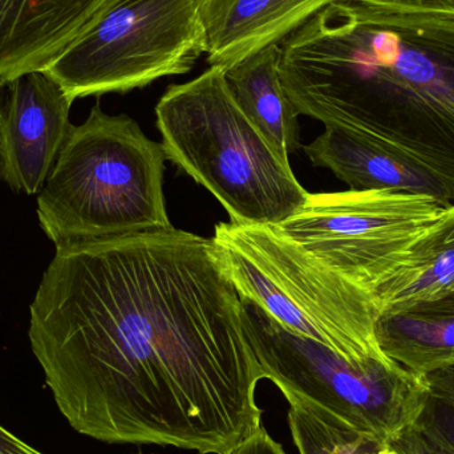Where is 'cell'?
<instances>
[{
    "instance_id": "cell-22",
    "label": "cell",
    "mask_w": 454,
    "mask_h": 454,
    "mask_svg": "<svg viewBox=\"0 0 454 454\" xmlns=\"http://www.w3.org/2000/svg\"><path fill=\"white\" fill-rule=\"evenodd\" d=\"M378 454H399L396 452V450H394V448L391 447V445H386V447L381 448L380 450H379Z\"/></svg>"
},
{
    "instance_id": "cell-20",
    "label": "cell",
    "mask_w": 454,
    "mask_h": 454,
    "mask_svg": "<svg viewBox=\"0 0 454 454\" xmlns=\"http://www.w3.org/2000/svg\"><path fill=\"white\" fill-rule=\"evenodd\" d=\"M229 454H287L279 442H275L263 426Z\"/></svg>"
},
{
    "instance_id": "cell-19",
    "label": "cell",
    "mask_w": 454,
    "mask_h": 454,
    "mask_svg": "<svg viewBox=\"0 0 454 454\" xmlns=\"http://www.w3.org/2000/svg\"><path fill=\"white\" fill-rule=\"evenodd\" d=\"M391 447L399 454H454L453 450L429 439L413 424L391 442Z\"/></svg>"
},
{
    "instance_id": "cell-9",
    "label": "cell",
    "mask_w": 454,
    "mask_h": 454,
    "mask_svg": "<svg viewBox=\"0 0 454 454\" xmlns=\"http://www.w3.org/2000/svg\"><path fill=\"white\" fill-rule=\"evenodd\" d=\"M72 104L44 71L0 84V181L18 193L42 192L74 127Z\"/></svg>"
},
{
    "instance_id": "cell-5",
    "label": "cell",
    "mask_w": 454,
    "mask_h": 454,
    "mask_svg": "<svg viewBox=\"0 0 454 454\" xmlns=\"http://www.w3.org/2000/svg\"><path fill=\"white\" fill-rule=\"evenodd\" d=\"M240 298L258 304L294 335L323 344L349 362L383 359L376 338L375 295L259 223H220L212 237Z\"/></svg>"
},
{
    "instance_id": "cell-13",
    "label": "cell",
    "mask_w": 454,
    "mask_h": 454,
    "mask_svg": "<svg viewBox=\"0 0 454 454\" xmlns=\"http://www.w3.org/2000/svg\"><path fill=\"white\" fill-rule=\"evenodd\" d=\"M279 44L270 45L226 69V82L243 114L283 162L301 148L298 116L280 80Z\"/></svg>"
},
{
    "instance_id": "cell-16",
    "label": "cell",
    "mask_w": 454,
    "mask_h": 454,
    "mask_svg": "<svg viewBox=\"0 0 454 454\" xmlns=\"http://www.w3.org/2000/svg\"><path fill=\"white\" fill-rule=\"evenodd\" d=\"M287 399L288 424L299 454H378L387 444L344 426L296 397Z\"/></svg>"
},
{
    "instance_id": "cell-1",
    "label": "cell",
    "mask_w": 454,
    "mask_h": 454,
    "mask_svg": "<svg viewBox=\"0 0 454 454\" xmlns=\"http://www.w3.org/2000/svg\"><path fill=\"white\" fill-rule=\"evenodd\" d=\"M29 311L32 352L80 434L229 454L261 428L264 375L212 238L170 227L59 246Z\"/></svg>"
},
{
    "instance_id": "cell-4",
    "label": "cell",
    "mask_w": 454,
    "mask_h": 454,
    "mask_svg": "<svg viewBox=\"0 0 454 454\" xmlns=\"http://www.w3.org/2000/svg\"><path fill=\"white\" fill-rule=\"evenodd\" d=\"M156 119L167 159L207 188L231 223L277 225L306 204L309 192L243 114L225 69L170 85Z\"/></svg>"
},
{
    "instance_id": "cell-11",
    "label": "cell",
    "mask_w": 454,
    "mask_h": 454,
    "mask_svg": "<svg viewBox=\"0 0 454 454\" xmlns=\"http://www.w3.org/2000/svg\"><path fill=\"white\" fill-rule=\"evenodd\" d=\"M339 0H202L200 23L210 67L231 68L285 42L319 11Z\"/></svg>"
},
{
    "instance_id": "cell-2",
    "label": "cell",
    "mask_w": 454,
    "mask_h": 454,
    "mask_svg": "<svg viewBox=\"0 0 454 454\" xmlns=\"http://www.w3.org/2000/svg\"><path fill=\"white\" fill-rule=\"evenodd\" d=\"M296 114L436 178L454 202V16L339 0L280 45Z\"/></svg>"
},
{
    "instance_id": "cell-8",
    "label": "cell",
    "mask_w": 454,
    "mask_h": 454,
    "mask_svg": "<svg viewBox=\"0 0 454 454\" xmlns=\"http://www.w3.org/2000/svg\"><path fill=\"white\" fill-rule=\"evenodd\" d=\"M445 207L428 196L389 191L309 194L274 227L307 255L371 293Z\"/></svg>"
},
{
    "instance_id": "cell-10",
    "label": "cell",
    "mask_w": 454,
    "mask_h": 454,
    "mask_svg": "<svg viewBox=\"0 0 454 454\" xmlns=\"http://www.w3.org/2000/svg\"><path fill=\"white\" fill-rule=\"evenodd\" d=\"M114 0H0V84L45 71Z\"/></svg>"
},
{
    "instance_id": "cell-3",
    "label": "cell",
    "mask_w": 454,
    "mask_h": 454,
    "mask_svg": "<svg viewBox=\"0 0 454 454\" xmlns=\"http://www.w3.org/2000/svg\"><path fill=\"white\" fill-rule=\"evenodd\" d=\"M162 144L127 114L96 104L74 125L44 188L37 218L59 246L173 227L164 196Z\"/></svg>"
},
{
    "instance_id": "cell-6",
    "label": "cell",
    "mask_w": 454,
    "mask_h": 454,
    "mask_svg": "<svg viewBox=\"0 0 454 454\" xmlns=\"http://www.w3.org/2000/svg\"><path fill=\"white\" fill-rule=\"evenodd\" d=\"M243 325L264 379L344 426L391 442L415 424L423 376L388 356L349 362L317 341L294 335L254 301L242 299Z\"/></svg>"
},
{
    "instance_id": "cell-14",
    "label": "cell",
    "mask_w": 454,
    "mask_h": 454,
    "mask_svg": "<svg viewBox=\"0 0 454 454\" xmlns=\"http://www.w3.org/2000/svg\"><path fill=\"white\" fill-rule=\"evenodd\" d=\"M376 338L389 359L415 375L454 364V295L381 312Z\"/></svg>"
},
{
    "instance_id": "cell-12",
    "label": "cell",
    "mask_w": 454,
    "mask_h": 454,
    "mask_svg": "<svg viewBox=\"0 0 454 454\" xmlns=\"http://www.w3.org/2000/svg\"><path fill=\"white\" fill-rule=\"evenodd\" d=\"M315 167L327 168L349 191H389L428 196L442 207L452 205L447 189L428 173L363 138L335 128L303 146Z\"/></svg>"
},
{
    "instance_id": "cell-21",
    "label": "cell",
    "mask_w": 454,
    "mask_h": 454,
    "mask_svg": "<svg viewBox=\"0 0 454 454\" xmlns=\"http://www.w3.org/2000/svg\"><path fill=\"white\" fill-rule=\"evenodd\" d=\"M0 454H44L0 426Z\"/></svg>"
},
{
    "instance_id": "cell-18",
    "label": "cell",
    "mask_w": 454,
    "mask_h": 454,
    "mask_svg": "<svg viewBox=\"0 0 454 454\" xmlns=\"http://www.w3.org/2000/svg\"><path fill=\"white\" fill-rule=\"evenodd\" d=\"M368 7L403 13H439L454 16V0H348Z\"/></svg>"
},
{
    "instance_id": "cell-7",
    "label": "cell",
    "mask_w": 454,
    "mask_h": 454,
    "mask_svg": "<svg viewBox=\"0 0 454 454\" xmlns=\"http://www.w3.org/2000/svg\"><path fill=\"white\" fill-rule=\"evenodd\" d=\"M202 0H114L45 74L76 98L184 74L205 53Z\"/></svg>"
},
{
    "instance_id": "cell-17",
    "label": "cell",
    "mask_w": 454,
    "mask_h": 454,
    "mask_svg": "<svg viewBox=\"0 0 454 454\" xmlns=\"http://www.w3.org/2000/svg\"><path fill=\"white\" fill-rule=\"evenodd\" d=\"M423 405L413 426L454 452V364L423 376Z\"/></svg>"
},
{
    "instance_id": "cell-15",
    "label": "cell",
    "mask_w": 454,
    "mask_h": 454,
    "mask_svg": "<svg viewBox=\"0 0 454 454\" xmlns=\"http://www.w3.org/2000/svg\"><path fill=\"white\" fill-rule=\"evenodd\" d=\"M373 295L379 314L454 295V202L413 240Z\"/></svg>"
}]
</instances>
